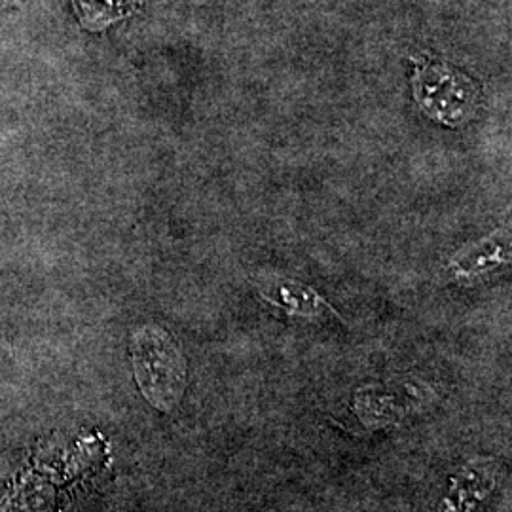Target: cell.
<instances>
[{"label": "cell", "mask_w": 512, "mask_h": 512, "mask_svg": "<svg viewBox=\"0 0 512 512\" xmlns=\"http://www.w3.org/2000/svg\"><path fill=\"white\" fill-rule=\"evenodd\" d=\"M129 349L141 393L156 410L171 412L181 403L186 387V363L181 349L160 327L137 330Z\"/></svg>", "instance_id": "cell-1"}, {"label": "cell", "mask_w": 512, "mask_h": 512, "mask_svg": "<svg viewBox=\"0 0 512 512\" xmlns=\"http://www.w3.org/2000/svg\"><path fill=\"white\" fill-rule=\"evenodd\" d=\"M414 95L431 118L448 126H461L473 118L478 93L471 80L452 67L425 61L414 74Z\"/></svg>", "instance_id": "cell-2"}, {"label": "cell", "mask_w": 512, "mask_h": 512, "mask_svg": "<svg viewBox=\"0 0 512 512\" xmlns=\"http://www.w3.org/2000/svg\"><path fill=\"white\" fill-rule=\"evenodd\" d=\"M501 465L490 458L471 459L450 480V488L435 512H480L494 494Z\"/></svg>", "instance_id": "cell-3"}, {"label": "cell", "mask_w": 512, "mask_h": 512, "mask_svg": "<svg viewBox=\"0 0 512 512\" xmlns=\"http://www.w3.org/2000/svg\"><path fill=\"white\" fill-rule=\"evenodd\" d=\"M260 294L266 302L274 304L275 308L293 313L298 317L319 319L327 313L336 315V311L330 308V304L325 298H321L310 287H304L302 283L289 281V279H275L266 287H262Z\"/></svg>", "instance_id": "cell-4"}, {"label": "cell", "mask_w": 512, "mask_h": 512, "mask_svg": "<svg viewBox=\"0 0 512 512\" xmlns=\"http://www.w3.org/2000/svg\"><path fill=\"white\" fill-rule=\"evenodd\" d=\"M74 10L82 25L92 31H101L118 19L128 18L129 14L143 0H73Z\"/></svg>", "instance_id": "cell-5"}, {"label": "cell", "mask_w": 512, "mask_h": 512, "mask_svg": "<svg viewBox=\"0 0 512 512\" xmlns=\"http://www.w3.org/2000/svg\"><path fill=\"white\" fill-rule=\"evenodd\" d=\"M503 258V247L495 245L494 241H488L486 245L476 247L475 253H467L456 262H452L450 270L456 277H475L484 274L488 268H494V264H501Z\"/></svg>", "instance_id": "cell-6"}]
</instances>
